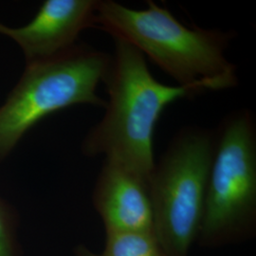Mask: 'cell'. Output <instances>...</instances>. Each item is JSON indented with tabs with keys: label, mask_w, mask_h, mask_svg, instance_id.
Segmentation results:
<instances>
[{
	"label": "cell",
	"mask_w": 256,
	"mask_h": 256,
	"mask_svg": "<svg viewBox=\"0 0 256 256\" xmlns=\"http://www.w3.org/2000/svg\"><path fill=\"white\" fill-rule=\"evenodd\" d=\"M147 3L135 10L98 0L94 28L135 46L194 96L238 86L236 66L227 57L234 32L186 26L154 1Z\"/></svg>",
	"instance_id": "6da1fadb"
},
{
	"label": "cell",
	"mask_w": 256,
	"mask_h": 256,
	"mask_svg": "<svg viewBox=\"0 0 256 256\" xmlns=\"http://www.w3.org/2000/svg\"><path fill=\"white\" fill-rule=\"evenodd\" d=\"M113 39L114 52L102 82L108 93L106 112L86 135L82 152L86 156H104L148 184L156 164L158 120L168 104L194 95L180 86L158 82L144 55L128 42Z\"/></svg>",
	"instance_id": "7a4b0ae2"
},
{
	"label": "cell",
	"mask_w": 256,
	"mask_h": 256,
	"mask_svg": "<svg viewBox=\"0 0 256 256\" xmlns=\"http://www.w3.org/2000/svg\"><path fill=\"white\" fill-rule=\"evenodd\" d=\"M111 55L77 44L52 58L28 63L16 86L0 106V160L30 129L46 116L75 104L106 108L97 94Z\"/></svg>",
	"instance_id": "3957f363"
},
{
	"label": "cell",
	"mask_w": 256,
	"mask_h": 256,
	"mask_svg": "<svg viewBox=\"0 0 256 256\" xmlns=\"http://www.w3.org/2000/svg\"><path fill=\"white\" fill-rule=\"evenodd\" d=\"M256 228V122L234 110L214 130V151L198 242L220 247L252 238Z\"/></svg>",
	"instance_id": "277c9868"
},
{
	"label": "cell",
	"mask_w": 256,
	"mask_h": 256,
	"mask_svg": "<svg viewBox=\"0 0 256 256\" xmlns=\"http://www.w3.org/2000/svg\"><path fill=\"white\" fill-rule=\"evenodd\" d=\"M214 151V131L185 126L150 176L154 232L167 256H189L198 240Z\"/></svg>",
	"instance_id": "5b68a950"
},
{
	"label": "cell",
	"mask_w": 256,
	"mask_h": 256,
	"mask_svg": "<svg viewBox=\"0 0 256 256\" xmlns=\"http://www.w3.org/2000/svg\"><path fill=\"white\" fill-rule=\"evenodd\" d=\"M97 3L98 0H46L27 25L14 28L0 23V34L21 48L27 64L46 60L74 48L84 30L94 28Z\"/></svg>",
	"instance_id": "8992f818"
},
{
	"label": "cell",
	"mask_w": 256,
	"mask_h": 256,
	"mask_svg": "<svg viewBox=\"0 0 256 256\" xmlns=\"http://www.w3.org/2000/svg\"><path fill=\"white\" fill-rule=\"evenodd\" d=\"M92 202L106 234L154 232L148 184L108 160L97 178Z\"/></svg>",
	"instance_id": "52a82bcc"
},
{
	"label": "cell",
	"mask_w": 256,
	"mask_h": 256,
	"mask_svg": "<svg viewBox=\"0 0 256 256\" xmlns=\"http://www.w3.org/2000/svg\"><path fill=\"white\" fill-rule=\"evenodd\" d=\"M100 256H167L154 232L106 234Z\"/></svg>",
	"instance_id": "ba28073f"
},
{
	"label": "cell",
	"mask_w": 256,
	"mask_h": 256,
	"mask_svg": "<svg viewBox=\"0 0 256 256\" xmlns=\"http://www.w3.org/2000/svg\"><path fill=\"white\" fill-rule=\"evenodd\" d=\"M0 256H16L14 216L9 205L0 198Z\"/></svg>",
	"instance_id": "9c48e42d"
},
{
	"label": "cell",
	"mask_w": 256,
	"mask_h": 256,
	"mask_svg": "<svg viewBox=\"0 0 256 256\" xmlns=\"http://www.w3.org/2000/svg\"><path fill=\"white\" fill-rule=\"evenodd\" d=\"M75 256H100L94 254L90 250L84 246H78L75 248Z\"/></svg>",
	"instance_id": "30bf717a"
}]
</instances>
